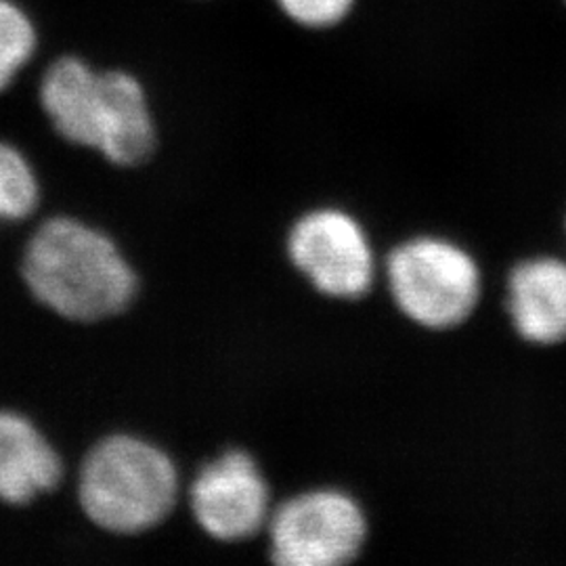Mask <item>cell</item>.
I'll return each mask as SVG.
<instances>
[{
  "label": "cell",
  "instance_id": "obj_10",
  "mask_svg": "<svg viewBox=\"0 0 566 566\" xmlns=\"http://www.w3.org/2000/svg\"><path fill=\"white\" fill-rule=\"evenodd\" d=\"M41 203V182L25 154L0 142V223H21Z\"/></svg>",
  "mask_w": 566,
  "mask_h": 566
},
{
  "label": "cell",
  "instance_id": "obj_3",
  "mask_svg": "<svg viewBox=\"0 0 566 566\" xmlns=\"http://www.w3.org/2000/svg\"><path fill=\"white\" fill-rule=\"evenodd\" d=\"M179 495V474L160 447L133 434H112L81 465L78 502L93 525L135 535L160 525Z\"/></svg>",
  "mask_w": 566,
  "mask_h": 566
},
{
  "label": "cell",
  "instance_id": "obj_1",
  "mask_svg": "<svg viewBox=\"0 0 566 566\" xmlns=\"http://www.w3.org/2000/svg\"><path fill=\"white\" fill-rule=\"evenodd\" d=\"M21 275L30 294L67 322L97 324L135 301L137 275L103 231L53 217L32 233Z\"/></svg>",
  "mask_w": 566,
  "mask_h": 566
},
{
  "label": "cell",
  "instance_id": "obj_9",
  "mask_svg": "<svg viewBox=\"0 0 566 566\" xmlns=\"http://www.w3.org/2000/svg\"><path fill=\"white\" fill-rule=\"evenodd\" d=\"M63 479V462L30 418L0 409V502L25 506L51 493Z\"/></svg>",
  "mask_w": 566,
  "mask_h": 566
},
{
  "label": "cell",
  "instance_id": "obj_7",
  "mask_svg": "<svg viewBox=\"0 0 566 566\" xmlns=\"http://www.w3.org/2000/svg\"><path fill=\"white\" fill-rule=\"evenodd\" d=\"M191 510L219 542H242L271 518V495L259 464L245 451H227L203 465L191 485Z\"/></svg>",
  "mask_w": 566,
  "mask_h": 566
},
{
  "label": "cell",
  "instance_id": "obj_11",
  "mask_svg": "<svg viewBox=\"0 0 566 566\" xmlns=\"http://www.w3.org/2000/svg\"><path fill=\"white\" fill-rule=\"evenodd\" d=\"M39 51V28L18 0H0V93L13 86Z\"/></svg>",
  "mask_w": 566,
  "mask_h": 566
},
{
  "label": "cell",
  "instance_id": "obj_2",
  "mask_svg": "<svg viewBox=\"0 0 566 566\" xmlns=\"http://www.w3.org/2000/svg\"><path fill=\"white\" fill-rule=\"evenodd\" d=\"M42 112L72 145L118 166L143 164L156 149V124L142 82L122 70H95L76 55L51 61L39 86Z\"/></svg>",
  "mask_w": 566,
  "mask_h": 566
},
{
  "label": "cell",
  "instance_id": "obj_12",
  "mask_svg": "<svg viewBox=\"0 0 566 566\" xmlns=\"http://www.w3.org/2000/svg\"><path fill=\"white\" fill-rule=\"evenodd\" d=\"M283 13L311 30L332 28L350 13L355 0H277Z\"/></svg>",
  "mask_w": 566,
  "mask_h": 566
},
{
  "label": "cell",
  "instance_id": "obj_4",
  "mask_svg": "<svg viewBox=\"0 0 566 566\" xmlns=\"http://www.w3.org/2000/svg\"><path fill=\"white\" fill-rule=\"evenodd\" d=\"M386 277L397 306L430 329L464 324L481 301L479 264L464 248L439 238H416L395 248Z\"/></svg>",
  "mask_w": 566,
  "mask_h": 566
},
{
  "label": "cell",
  "instance_id": "obj_6",
  "mask_svg": "<svg viewBox=\"0 0 566 566\" xmlns=\"http://www.w3.org/2000/svg\"><path fill=\"white\" fill-rule=\"evenodd\" d=\"M287 254L322 294L361 298L376 275V263L361 224L343 210H315L292 227Z\"/></svg>",
  "mask_w": 566,
  "mask_h": 566
},
{
  "label": "cell",
  "instance_id": "obj_8",
  "mask_svg": "<svg viewBox=\"0 0 566 566\" xmlns=\"http://www.w3.org/2000/svg\"><path fill=\"white\" fill-rule=\"evenodd\" d=\"M506 308L525 343L544 348L566 344V261L542 254L514 264Z\"/></svg>",
  "mask_w": 566,
  "mask_h": 566
},
{
  "label": "cell",
  "instance_id": "obj_5",
  "mask_svg": "<svg viewBox=\"0 0 566 566\" xmlns=\"http://www.w3.org/2000/svg\"><path fill=\"white\" fill-rule=\"evenodd\" d=\"M367 535L364 510L336 489L296 495L269 518L271 558L283 566H340L355 560Z\"/></svg>",
  "mask_w": 566,
  "mask_h": 566
},
{
  "label": "cell",
  "instance_id": "obj_13",
  "mask_svg": "<svg viewBox=\"0 0 566 566\" xmlns=\"http://www.w3.org/2000/svg\"><path fill=\"white\" fill-rule=\"evenodd\" d=\"M565 233H566V217H565Z\"/></svg>",
  "mask_w": 566,
  "mask_h": 566
}]
</instances>
